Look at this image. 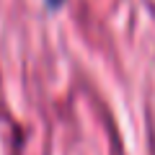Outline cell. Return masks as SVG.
Masks as SVG:
<instances>
[{
	"label": "cell",
	"instance_id": "1",
	"mask_svg": "<svg viewBox=\"0 0 155 155\" xmlns=\"http://www.w3.org/2000/svg\"><path fill=\"white\" fill-rule=\"evenodd\" d=\"M62 3H65V0H47V5H49V8H60Z\"/></svg>",
	"mask_w": 155,
	"mask_h": 155
}]
</instances>
